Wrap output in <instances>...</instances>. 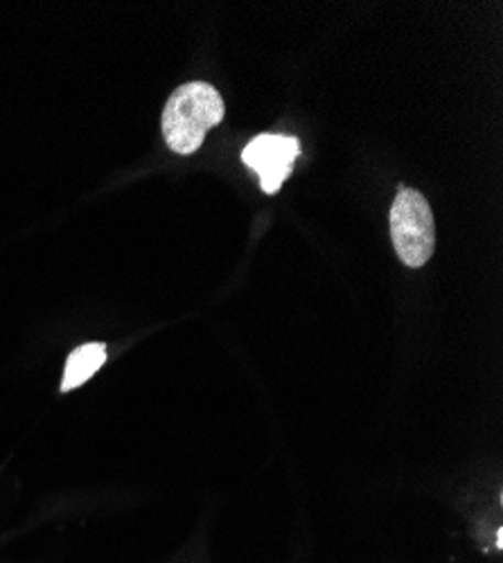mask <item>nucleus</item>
<instances>
[{"mask_svg": "<svg viewBox=\"0 0 503 563\" xmlns=\"http://www.w3.org/2000/svg\"><path fill=\"white\" fill-rule=\"evenodd\" d=\"M226 115L223 98L208 81L178 86L163 109V135L174 154L190 156L201 150L206 133Z\"/></svg>", "mask_w": 503, "mask_h": 563, "instance_id": "nucleus-1", "label": "nucleus"}, {"mask_svg": "<svg viewBox=\"0 0 503 563\" xmlns=\"http://www.w3.org/2000/svg\"><path fill=\"white\" fill-rule=\"evenodd\" d=\"M107 361V345L105 343H86L70 352L66 367H64V379H62V393H70L79 386H84L94 374L105 365Z\"/></svg>", "mask_w": 503, "mask_h": 563, "instance_id": "nucleus-4", "label": "nucleus"}, {"mask_svg": "<svg viewBox=\"0 0 503 563\" xmlns=\"http://www.w3.org/2000/svg\"><path fill=\"white\" fill-rule=\"evenodd\" d=\"M298 156V137L281 133H262L244 147L242 163L258 174L262 190L266 195H278Z\"/></svg>", "mask_w": 503, "mask_h": 563, "instance_id": "nucleus-3", "label": "nucleus"}, {"mask_svg": "<svg viewBox=\"0 0 503 563\" xmlns=\"http://www.w3.org/2000/svg\"><path fill=\"white\" fill-rule=\"evenodd\" d=\"M391 240L397 257L408 268L425 266L436 251V225L434 212L427 199L402 187L391 206Z\"/></svg>", "mask_w": 503, "mask_h": 563, "instance_id": "nucleus-2", "label": "nucleus"}]
</instances>
